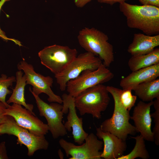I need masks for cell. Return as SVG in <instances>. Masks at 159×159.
<instances>
[{"label": "cell", "instance_id": "1", "mask_svg": "<svg viewBox=\"0 0 159 159\" xmlns=\"http://www.w3.org/2000/svg\"><path fill=\"white\" fill-rule=\"evenodd\" d=\"M119 9L129 28L140 30L148 35L159 34V7L123 2L120 3Z\"/></svg>", "mask_w": 159, "mask_h": 159}, {"label": "cell", "instance_id": "2", "mask_svg": "<svg viewBox=\"0 0 159 159\" xmlns=\"http://www.w3.org/2000/svg\"><path fill=\"white\" fill-rule=\"evenodd\" d=\"M109 93L112 95L114 102L112 116L103 121L100 127L103 132H110L124 140L128 135H135L138 132L134 126L130 123V111L125 109L120 100L121 89L112 86H106Z\"/></svg>", "mask_w": 159, "mask_h": 159}, {"label": "cell", "instance_id": "3", "mask_svg": "<svg viewBox=\"0 0 159 159\" xmlns=\"http://www.w3.org/2000/svg\"><path fill=\"white\" fill-rule=\"evenodd\" d=\"M106 86L99 84L87 88L74 97V104L80 115L90 114L100 119L110 101Z\"/></svg>", "mask_w": 159, "mask_h": 159}, {"label": "cell", "instance_id": "4", "mask_svg": "<svg viewBox=\"0 0 159 159\" xmlns=\"http://www.w3.org/2000/svg\"><path fill=\"white\" fill-rule=\"evenodd\" d=\"M77 39L82 47L98 56L106 67L114 61L113 46L108 42L107 35L102 32L94 27H85L80 31Z\"/></svg>", "mask_w": 159, "mask_h": 159}, {"label": "cell", "instance_id": "5", "mask_svg": "<svg viewBox=\"0 0 159 159\" xmlns=\"http://www.w3.org/2000/svg\"><path fill=\"white\" fill-rule=\"evenodd\" d=\"M4 134L16 137L17 144L26 147L29 156H33L38 150H46L49 146V143L44 136H38L33 134L19 125L14 118L9 115H6L4 120L0 123V135Z\"/></svg>", "mask_w": 159, "mask_h": 159}, {"label": "cell", "instance_id": "6", "mask_svg": "<svg viewBox=\"0 0 159 159\" xmlns=\"http://www.w3.org/2000/svg\"><path fill=\"white\" fill-rule=\"evenodd\" d=\"M77 54L75 49L54 44L44 47L38 54L41 64L55 75L64 69Z\"/></svg>", "mask_w": 159, "mask_h": 159}, {"label": "cell", "instance_id": "7", "mask_svg": "<svg viewBox=\"0 0 159 159\" xmlns=\"http://www.w3.org/2000/svg\"><path fill=\"white\" fill-rule=\"evenodd\" d=\"M114 74L102 63L96 70L83 71L76 78L67 83L69 94L74 97L83 90L99 84H102L112 79Z\"/></svg>", "mask_w": 159, "mask_h": 159}, {"label": "cell", "instance_id": "8", "mask_svg": "<svg viewBox=\"0 0 159 159\" xmlns=\"http://www.w3.org/2000/svg\"><path fill=\"white\" fill-rule=\"evenodd\" d=\"M102 63L99 57L90 52H87L77 56L62 72L55 75L60 89L64 91L68 81L77 77L84 71L96 69Z\"/></svg>", "mask_w": 159, "mask_h": 159}, {"label": "cell", "instance_id": "9", "mask_svg": "<svg viewBox=\"0 0 159 159\" xmlns=\"http://www.w3.org/2000/svg\"><path fill=\"white\" fill-rule=\"evenodd\" d=\"M30 87L29 91L35 99L39 115L46 119L49 131L53 138L57 139L66 135L67 130L62 122L64 114L62 110L63 105L56 102L48 104L33 93Z\"/></svg>", "mask_w": 159, "mask_h": 159}, {"label": "cell", "instance_id": "10", "mask_svg": "<svg viewBox=\"0 0 159 159\" xmlns=\"http://www.w3.org/2000/svg\"><path fill=\"white\" fill-rule=\"evenodd\" d=\"M19 70H22L26 76V84L32 87V91L37 95L44 93L48 96V101L50 102H56L62 104L61 97L55 94L51 87L53 83V78L50 76H44L35 72L33 66L25 60L20 62L17 65Z\"/></svg>", "mask_w": 159, "mask_h": 159}, {"label": "cell", "instance_id": "11", "mask_svg": "<svg viewBox=\"0 0 159 159\" xmlns=\"http://www.w3.org/2000/svg\"><path fill=\"white\" fill-rule=\"evenodd\" d=\"M85 142L79 145L67 141L63 138L59 141L61 147L64 150L69 159H101L100 155L103 142L99 140L97 136L92 133L88 134Z\"/></svg>", "mask_w": 159, "mask_h": 159}, {"label": "cell", "instance_id": "12", "mask_svg": "<svg viewBox=\"0 0 159 159\" xmlns=\"http://www.w3.org/2000/svg\"><path fill=\"white\" fill-rule=\"evenodd\" d=\"M5 115L13 117L19 126L38 136H44L48 132L47 124L44 123L29 110L22 106L13 103L6 109Z\"/></svg>", "mask_w": 159, "mask_h": 159}, {"label": "cell", "instance_id": "13", "mask_svg": "<svg viewBox=\"0 0 159 159\" xmlns=\"http://www.w3.org/2000/svg\"><path fill=\"white\" fill-rule=\"evenodd\" d=\"M62 98L63 113L66 114L68 112L67 120L64 124L65 127L69 132L72 130L74 142L78 144H82L88 134L83 129L82 118L79 117L77 114L74 97L69 94L64 93L62 95Z\"/></svg>", "mask_w": 159, "mask_h": 159}, {"label": "cell", "instance_id": "14", "mask_svg": "<svg viewBox=\"0 0 159 159\" xmlns=\"http://www.w3.org/2000/svg\"><path fill=\"white\" fill-rule=\"evenodd\" d=\"M153 104V101L147 103L140 101L134 107L132 115L130 117L138 132L140 133L145 140L150 142L154 141L153 133L151 130L150 112Z\"/></svg>", "mask_w": 159, "mask_h": 159}, {"label": "cell", "instance_id": "15", "mask_svg": "<svg viewBox=\"0 0 159 159\" xmlns=\"http://www.w3.org/2000/svg\"><path fill=\"white\" fill-rule=\"evenodd\" d=\"M96 135L103 141L104 148L100 157L105 159H117L123 155L127 145L125 140L110 132H103L100 127L96 128Z\"/></svg>", "mask_w": 159, "mask_h": 159}, {"label": "cell", "instance_id": "16", "mask_svg": "<svg viewBox=\"0 0 159 159\" xmlns=\"http://www.w3.org/2000/svg\"><path fill=\"white\" fill-rule=\"evenodd\" d=\"M159 76V63L132 71L121 80L120 85L122 90L133 89L139 84L157 79Z\"/></svg>", "mask_w": 159, "mask_h": 159}, {"label": "cell", "instance_id": "17", "mask_svg": "<svg viewBox=\"0 0 159 159\" xmlns=\"http://www.w3.org/2000/svg\"><path fill=\"white\" fill-rule=\"evenodd\" d=\"M159 45V34L153 36L141 33L134 34L132 42L127 51L132 56L148 53Z\"/></svg>", "mask_w": 159, "mask_h": 159}, {"label": "cell", "instance_id": "18", "mask_svg": "<svg viewBox=\"0 0 159 159\" xmlns=\"http://www.w3.org/2000/svg\"><path fill=\"white\" fill-rule=\"evenodd\" d=\"M23 73L21 70H19L16 72V85L6 102L8 104L12 103L23 106L35 115L33 112V105L27 104L26 102L24 93L25 86L26 85V80L25 75V74L23 75Z\"/></svg>", "mask_w": 159, "mask_h": 159}, {"label": "cell", "instance_id": "19", "mask_svg": "<svg viewBox=\"0 0 159 159\" xmlns=\"http://www.w3.org/2000/svg\"><path fill=\"white\" fill-rule=\"evenodd\" d=\"M159 63V49H154L144 54L132 56L128 60V66L134 71Z\"/></svg>", "mask_w": 159, "mask_h": 159}, {"label": "cell", "instance_id": "20", "mask_svg": "<svg viewBox=\"0 0 159 159\" xmlns=\"http://www.w3.org/2000/svg\"><path fill=\"white\" fill-rule=\"evenodd\" d=\"M133 90L135 95L142 101H153L154 98L159 97V79H156L142 83Z\"/></svg>", "mask_w": 159, "mask_h": 159}, {"label": "cell", "instance_id": "21", "mask_svg": "<svg viewBox=\"0 0 159 159\" xmlns=\"http://www.w3.org/2000/svg\"><path fill=\"white\" fill-rule=\"evenodd\" d=\"M135 140V144L132 151L127 155H122L117 159H134L140 158L142 159H148L150 155L146 148L145 139L140 134L135 137H130Z\"/></svg>", "mask_w": 159, "mask_h": 159}, {"label": "cell", "instance_id": "22", "mask_svg": "<svg viewBox=\"0 0 159 159\" xmlns=\"http://www.w3.org/2000/svg\"><path fill=\"white\" fill-rule=\"evenodd\" d=\"M16 82V77L14 76L8 77L2 74L0 77V101L8 107L9 105L6 101L7 95L12 93L9 89L10 86H12L13 83Z\"/></svg>", "mask_w": 159, "mask_h": 159}, {"label": "cell", "instance_id": "23", "mask_svg": "<svg viewBox=\"0 0 159 159\" xmlns=\"http://www.w3.org/2000/svg\"><path fill=\"white\" fill-rule=\"evenodd\" d=\"M132 90H122L120 95V102L124 108L130 111L135 105L137 96L133 95Z\"/></svg>", "mask_w": 159, "mask_h": 159}, {"label": "cell", "instance_id": "24", "mask_svg": "<svg viewBox=\"0 0 159 159\" xmlns=\"http://www.w3.org/2000/svg\"><path fill=\"white\" fill-rule=\"evenodd\" d=\"M155 111L153 113H150L151 117L154 118L155 126L152 131L154 135V141L155 145H159V97L153 101V105Z\"/></svg>", "mask_w": 159, "mask_h": 159}, {"label": "cell", "instance_id": "25", "mask_svg": "<svg viewBox=\"0 0 159 159\" xmlns=\"http://www.w3.org/2000/svg\"><path fill=\"white\" fill-rule=\"evenodd\" d=\"M8 159L6 143L4 141L0 143V159Z\"/></svg>", "mask_w": 159, "mask_h": 159}, {"label": "cell", "instance_id": "26", "mask_svg": "<svg viewBox=\"0 0 159 159\" xmlns=\"http://www.w3.org/2000/svg\"><path fill=\"white\" fill-rule=\"evenodd\" d=\"M6 108V106L0 101V123L4 120L5 118L6 115H5L4 114Z\"/></svg>", "mask_w": 159, "mask_h": 159}, {"label": "cell", "instance_id": "27", "mask_svg": "<svg viewBox=\"0 0 159 159\" xmlns=\"http://www.w3.org/2000/svg\"><path fill=\"white\" fill-rule=\"evenodd\" d=\"M127 0H97V1L101 3H105L112 5L116 3H120L125 2Z\"/></svg>", "mask_w": 159, "mask_h": 159}, {"label": "cell", "instance_id": "28", "mask_svg": "<svg viewBox=\"0 0 159 159\" xmlns=\"http://www.w3.org/2000/svg\"><path fill=\"white\" fill-rule=\"evenodd\" d=\"M92 0H74L75 4L77 7L82 8Z\"/></svg>", "mask_w": 159, "mask_h": 159}, {"label": "cell", "instance_id": "29", "mask_svg": "<svg viewBox=\"0 0 159 159\" xmlns=\"http://www.w3.org/2000/svg\"><path fill=\"white\" fill-rule=\"evenodd\" d=\"M58 155L60 159H63L64 155L61 149H59L58 151Z\"/></svg>", "mask_w": 159, "mask_h": 159}, {"label": "cell", "instance_id": "30", "mask_svg": "<svg viewBox=\"0 0 159 159\" xmlns=\"http://www.w3.org/2000/svg\"><path fill=\"white\" fill-rule=\"evenodd\" d=\"M10 0H1L0 1V11L2 7L5 3L6 1H9ZM0 30L1 31L0 29Z\"/></svg>", "mask_w": 159, "mask_h": 159}, {"label": "cell", "instance_id": "31", "mask_svg": "<svg viewBox=\"0 0 159 159\" xmlns=\"http://www.w3.org/2000/svg\"><path fill=\"white\" fill-rule=\"evenodd\" d=\"M0 37L6 40L9 39L6 37L2 31L0 32Z\"/></svg>", "mask_w": 159, "mask_h": 159}]
</instances>
